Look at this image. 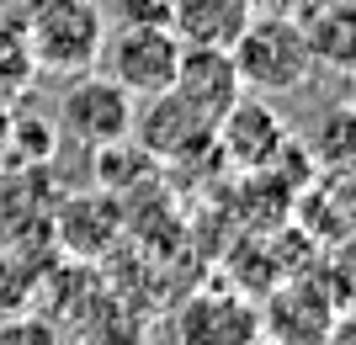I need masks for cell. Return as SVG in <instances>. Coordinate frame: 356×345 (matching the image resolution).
I'll return each instance as SVG.
<instances>
[{"mask_svg": "<svg viewBox=\"0 0 356 345\" xmlns=\"http://www.w3.org/2000/svg\"><path fill=\"white\" fill-rule=\"evenodd\" d=\"M229 59H234L239 85L250 90V96H287L314 69L303 22L293 11H255L245 22V32L229 43Z\"/></svg>", "mask_w": 356, "mask_h": 345, "instance_id": "obj_1", "label": "cell"}, {"mask_svg": "<svg viewBox=\"0 0 356 345\" xmlns=\"http://www.w3.org/2000/svg\"><path fill=\"white\" fill-rule=\"evenodd\" d=\"M27 48L43 75H86L96 69L106 37V16L96 0H32L27 11Z\"/></svg>", "mask_w": 356, "mask_h": 345, "instance_id": "obj_2", "label": "cell"}, {"mask_svg": "<svg viewBox=\"0 0 356 345\" xmlns=\"http://www.w3.org/2000/svg\"><path fill=\"white\" fill-rule=\"evenodd\" d=\"M96 69L106 80H118L134 101L160 96L176 85L181 69V37L170 32V22H118V32L102 37Z\"/></svg>", "mask_w": 356, "mask_h": 345, "instance_id": "obj_3", "label": "cell"}, {"mask_svg": "<svg viewBox=\"0 0 356 345\" xmlns=\"http://www.w3.org/2000/svg\"><path fill=\"white\" fill-rule=\"evenodd\" d=\"M261 298V335L277 345H325L341 324V292L319 271H287Z\"/></svg>", "mask_w": 356, "mask_h": 345, "instance_id": "obj_4", "label": "cell"}, {"mask_svg": "<svg viewBox=\"0 0 356 345\" xmlns=\"http://www.w3.org/2000/svg\"><path fill=\"white\" fill-rule=\"evenodd\" d=\"M134 112H138V101L118 80H106L102 69H86V75H70L54 128L70 133L80 149H102V144H118V138L134 133Z\"/></svg>", "mask_w": 356, "mask_h": 345, "instance_id": "obj_5", "label": "cell"}, {"mask_svg": "<svg viewBox=\"0 0 356 345\" xmlns=\"http://www.w3.org/2000/svg\"><path fill=\"white\" fill-rule=\"evenodd\" d=\"M48 239H54L59 255H74V260L112 255L118 239H122V208H118V196L102 192V186L64 192L59 208H54V224H48Z\"/></svg>", "mask_w": 356, "mask_h": 345, "instance_id": "obj_6", "label": "cell"}, {"mask_svg": "<svg viewBox=\"0 0 356 345\" xmlns=\"http://www.w3.org/2000/svg\"><path fill=\"white\" fill-rule=\"evenodd\" d=\"M59 186L48 165H16L0 170V250H27V244H54L48 224L59 208Z\"/></svg>", "mask_w": 356, "mask_h": 345, "instance_id": "obj_7", "label": "cell"}, {"mask_svg": "<svg viewBox=\"0 0 356 345\" xmlns=\"http://www.w3.org/2000/svg\"><path fill=\"white\" fill-rule=\"evenodd\" d=\"M144 112H134V133L154 165H186V160H202V149H213V122L186 106L176 90H160V96H144Z\"/></svg>", "mask_w": 356, "mask_h": 345, "instance_id": "obj_8", "label": "cell"}, {"mask_svg": "<svg viewBox=\"0 0 356 345\" xmlns=\"http://www.w3.org/2000/svg\"><path fill=\"white\" fill-rule=\"evenodd\" d=\"M213 149H218L234 170L255 176V170H266L271 160L287 149V122L277 117L261 96H239V101L218 117V128H213Z\"/></svg>", "mask_w": 356, "mask_h": 345, "instance_id": "obj_9", "label": "cell"}, {"mask_svg": "<svg viewBox=\"0 0 356 345\" xmlns=\"http://www.w3.org/2000/svg\"><path fill=\"white\" fill-rule=\"evenodd\" d=\"M176 345H255L261 340V314L239 292H192L170 319Z\"/></svg>", "mask_w": 356, "mask_h": 345, "instance_id": "obj_10", "label": "cell"}, {"mask_svg": "<svg viewBox=\"0 0 356 345\" xmlns=\"http://www.w3.org/2000/svg\"><path fill=\"white\" fill-rule=\"evenodd\" d=\"M170 90H176L186 106H197L213 128H218V117L245 96L229 48H186V43H181V69H176V85Z\"/></svg>", "mask_w": 356, "mask_h": 345, "instance_id": "obj_11", "label": "cell"}, {"mask_svg": "<svg viewBox=\"0 0 356 345\" xmlns=\"http://www.w3.org/2000/svg\"><path fill=\"white\" fill-rule=\"evenodd\" d=\"M250 16V0H170L165 6V22L186 48H229Z\"/></svg>", "mask_w": 356, "mask_h": 345, "instance_id": "obj_12", "label": "cell"}, {"mask_svg": "<svg viewBox=\"0 0 356 345\" xmlns=\"http://www.w3.org/2000/svg\"><path fill=\"white\" fill-rule=\"evenodd\" d=\"M160 176L154 165V154L138 144L134 133L118 138V144H102V149H90V186H102L112 196H134V192H149Z\"/></svg>", "mask_w": 356, "mask_h": 345, "instance_id": "obj_13", "label": "cell"}, {"mask_svg": "<svg viewBox=\"0 0 356 345\" xmlns=\"http://www.w3.org/2000/svg\"><path fill=\"white\" fill-rule=\"evenodd\" d=\"M314 64H335V69H356V0H335L303 22Z\"/></svg>", "mask_w": 356, "mask_h": 345, "instance_id": "obj_14", "label": "cell"}, {"mask_svg": "<svg viewBox=\"0 0 356 345\" xmlns=\"http://www.w3.org/2000/svg\"><path fill=\"white\" fill-rule=\"evenodd\" d=\"M38 64H32V48H27V27L16 16H0V106H16L27 96Z\"/></svg>", "mask_w": 356, "mask_h": 345, "instance_id": "obj_15", "label": "cell"}, {"mask_svg": "<svg viewBox=\"0 0 356 345\" xmlns=\"http://www.w3.org/2000/svg\"><path fill=\"white\" fill-rule=\"evenodd\" d=\"M0 345H70V335H64L48 314L22 308V314H6V319H0Z\"/></svg>", "mask_w": 356, "mask_h": 345, "instance_id": "obj_16", "label": "cell"}, {"mask_svg": "<svg viewBox=\"0 0 356 345\" xmlns=\"http://www.w3.org/2000/svg\"><path fill=\"white\" fill-rule=\"evenodd\" d=\"M325 345H356V319H341V324H335V335H330Z\"/></svg>", "mask_w": 356, "mask_h": 345, "instance_id": "obj_17", "label": "cell"}, {"mask_svg": "<svg viewBox=\"0 0 356 345\" xmlns=\"http://www.w3.org/2000/svg\"><path fill=\"white\" fill-rule=\"evenodd\" d=\"M255 11H298V0H250Z\"/></svg>", "mask_w": 356, "mask_h": 345, "instance_id": "obj_18", "label": "cell"}, {"mask_svg": "<svg viewBox=\"0 0 356 345\" xmlns=\"http://www.w3.org/2000/svg\"><path fill=\"white\" fill-rule=\"evenodd\" d=\"M255 345H277V340H266V335H261V340H255Z\"/></svg>", "mask_w": 356, "mask_h": 345, "instance_id": "obj_19", "label": "cell"}]
</instances>
